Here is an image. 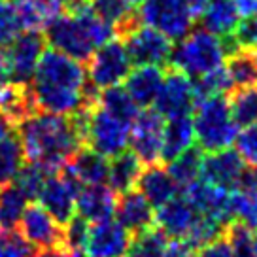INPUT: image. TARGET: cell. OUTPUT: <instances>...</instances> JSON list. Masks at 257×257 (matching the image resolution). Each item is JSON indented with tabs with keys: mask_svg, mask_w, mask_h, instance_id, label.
<instances>
[{
	"mask_svg": "<svg viewBox=\"0 0 257 257\" xmlns=\"http://www.w3.org/2000/svg\"><path fill=\"white\" fill-rule=\"evenodd\" d=\"M202 159H204V152L199 146H191L180 153L178 157L169 163V172L170 176L174 178V182L178 187H187L193 184L195 180L201 178V169H202Z\"/></svg>",
	"mask_w": 257,
	"mask_h": 257,
	"instance_id": "30",
	"label": "cell"
},
{
	"mask_svg": "<svg viewBox=\"0 0 257 257\" xmlns=\"http://www.w3.org/2000/svg\"><path fill=\"white\" fill-rule=\"evenodd\" d=\"M202 29L216 34L219 38L231 36L240 21L234 0H208L201 16Z\"/></svg>",
	"mask_w": 257,
	"mask_h": 257,
	"instance_id": "28",
	"label": "cell"
},
{
	"mask_svg": "<svg viewBox=\"0 0 257 257\" xmlns=\"http://www.w3.org/2000/svg\"><path fill=\"white\" fill-rule=\"evenodd\" d=\"M195 257H233V251H231L227 236L223 234V236H219V238L208 242L202 248L197 249Z\"/></svg>",
	"mask_w": 257,
	"mask_h": 257,
	"instance_id": "45",
	"label": "cell"
},
{
	"mask_svg": "<svg viewBox=\"0 0 257 257\" xmlns=\"http://www.w3.org/2000/svg\"><path fill=\"white\" fill-rule=\"evenodd\" d=\"M142 161L137 157L135 152L123 150L121 153L113 155L108 163V184L113 193H127L135 189L140 172H142Z\"/></svg>",
	"mask_w": 257,
	"mask_h": 257,
	"instance_id": "27",
	"label": "cell"
},
{
	"mask_svg": "<svg viewBox=\"0 0 257 257\" xmlns=\"http://www.w3.org/2000/svg\"><path fill=\"white\" fill-rule=\"evenodd\" d=\"M255 57H257V49H255Z\"/></svg>",
	"mask_w": 257,
	"mask_h": 257,
	"instance_id": "53",
	"label": "cell"
},
{
	"mask_svg": "<svg viewBox=\"0 0 257 257\" xmlns=\"http://www.w3.org/2000/svg\"><path fill=\"white\" fill-rule=\"evenodd\" d=\"M36 257H87L83 251H74V249H46L38 251Z\"/></svg>",
	"mask_w": 257,
	"mask_h": 257,
	"instance_id": "50",
	"label": "cell"
},
{
	"mask_svg": "<svg viewBox=\"0 0 257 257\" xmlns=\"http://www.w3.org/2000/svg\"><path fill=\"white\" fill-rule=\"evenodd\" d=\"M89 6L100 21L108 23L115 32V38L127 36L133 29L142 25L140 14L127 0H89Z\"/></svg>",
	"mask_w": 257,
	"mask_h": 257,
	"instance_id": "22",
	"label": "cell"
},
{
	"mask_svg": "<svg viewBox=\"0 0 257 257\" xmlns=\"http://www.w3.org/2000/svg\"><path fill=\"white\" fill-rule=\"evenodd\" d=\"M131 236L133 234L113 217L95 221L89 225L83 253L87 257H123L131 244Z\"/></svg>",
	"mask_w": 257,
	"mask_h": 257,
	"instance_id": "15",
	"label": "cell"
},
{
	"mask_svg": "<svg viewBox=\"0 0 257 257\" xmlns=\"http://www.w3.org/2000/svg\"><path fill=\"white\" fill-rule=\"evenodd\" d=\"M25 159L53 174L66 165L74 153L85 146L83 125L76 113L57 115L38 112L17 125Z\"/></svg>",
	"mask_w": 257,
	"mask_h": 257,
	"instance_id": "2",
	"label": "cell"
},
{
	"mask_svg": "<svg viewBox=\"0 0 257 257\" xmlns=\"http://www.w3.org/2000/svg\"><path fill=\"white\" fill-rule=\"evenodd\" d=\"M98 106L106 110V112L113 115L115 119L127 123L128 127L133 125V121L138 117V106L137 102L131 98L125 87L113 85V87L102 89L98 93Z\"/></svg>",
	"mask_w": 257,
	"mask_h": 257,
	"instance_id": "29",
	"label": "cell"
},
{
	"mask_svg": "<svg viewBox=\"0 0 257 257\" xmlns=\"http://www.w3.org/2000/svg\"><path fill=\"white\" fill-rule=\"evenodd\" d=\"M113 216L131 234L142 233L155 225V210L144 195L137 189L121 193L115 199Z\"/></svg>",
	"mask_w": 257,
	"mask_h": 257,
	"instance_id": "19",
	"label": "cell"
},
{
	"mask_svg": "<svg viewBox=\"0 0 257 257\" xmlns=\"http://www.w3.org/2000/svg\"><path fill=\"white\" fill-rule=\"evenodd\" d=\"M121 42L127 49L128 59L133 64L137 66L153 64V66L167 68L170 51H172V40H169L159 31H155L148 25H138L127 36H123Z\"/></svg>",
	"mask_w": 257,
	"mask_h": 257,
	"instance_id": "10",
	"label": "cell"
},
{
	"mask_svg": "<svg viewBox=\"0 0 257 257\" xmlns=\"http://www.w3.org/2000/svg\"><path fill=\"white\" fill-rule=\"evenodd\" d=\"M225 53L221 38L206 29H191V32L172 46L167 66L176 68L191 80L223 66Z\"/></svg>",
	"mask_w": 257,
	"mask_h": 257,
	"instance_id": "5",
	"label": "cell"
},
{
	"mask_svg": "<svg viewBox=\"0 0 257 257\" xmlns=\"http://www.w3.org/2000/svg\"><path fill=\"white\" fill-rule=\"evenodd\" d=\"M227 100L236 127L257 123V83L246 87H234L227 95Z\"/></svg>",
	"mask_w": 257,
	"mask_h": 257,
	"instance_id": "33",
	"label": "cell"
},
{
	"mask_svg": "<svg viewBox=\"0 0 257 257\" xmlns=\"http://www.w3.org/2000/svg\"><path fill=\"white\" fill-rule=\"evenodd\" d=\"M191 113L195 140L202 152L212 153L231 148L238 127L231 115L227 95H214L197 100Z\"/></svg>",
	"mask_w": 257,
	"mask_h": 257,
	"instance_id": "4",
	"label": "cell"
},
{
	"mask_svg": "<svg viewBox=\"0 0 257 257\" xmlns=\"http://www.w3.org/2000/svg\"><path fill=\"white\" fill-rule=\"evenodd\" d=\"M163 76H165V68L161 66H153V64L137 66L125 78V91L137 102V106L152 108L159 95Z\"/></svg>",
	"mask_w": 257,
	"mask_h": 257,
	"instance_id": "24",
	"label": "cell"
},
{
	"mask_svg": "<svg viewBox=\"0 0 257 257\" xmlns=\"http://www.w3.org/2000/svg\"><path fill=\"white\" fill-rule=\"evenodd\" d=\"M137 185L140 187L138 191L144 195L153 208H159L161 204L174 199L180 191L174 178L170 176L169 169L161 167V163L146 165V169H142L140 172Z\"/></svg>",
	"mask_w": 257,
	"mask_h": 257,
	"instance_id": "23",
	"label": "cell"
},
{
	"mask_svg": "<svg viewBox=\"0 0 257 257\" xmlns=\"http://www.w3.org/2000/svg\"><path fill=\"white\" fill-rule=\"evenodd\" d=\"M225 236L229 240L233 257H255L253 249V233L251 229L242 225L240 221H231L227 225Z\"/></svg>",
	"mask_w": 257,
	"mask_h": 257,
	"instance_id": "41",
	"label": "cell"
},
{
	"mask_svg": "<svg viewBox=\"0 0 257 257\" xmlns=\"http://www.w3.org/2000/svg\"><path fill=\"white\" fill-rule=\"evenodd\" d=\"M127 2L131 4V6H135V8H137V6H140V4L144 2V0H127Z\"/></svg>",
	"mask_w": 257,
	"mask_h": 257,
	"instance_id": "51",
	"label": "cell"
},
{
	"mask_svg": "<svg viewBox=\"0 0 257 257\" xmlns=\"http://www.w3.org/2000/svg\"><path fill=\"white\" fill-rule=\"evenodd\" d=\"M16 133H17V125H16V123L10 119V117L4 112H0V140H4V138L12 137V135H16Z\"/></svg>",
	"mask_w": 257,
	"mask_h": 257,
	"instance_id": "48",
	"label": "cell"
},
{
	"mask_svg": "<svg viewBox=\"0 0 257 257\" xmlns=\"http://www.w3.org/2000/svg\"><path fill=\"white\" fill-rule=\"evenodd\" d=\"M81 185L63 169L49 174L44 182L40 195V204L55 217L57 223L64 225L76 214V197Z\"/></svg>",
	"mask_w": 257,
	"mask_h": 257,
	"instance_id": "13",
	"label": "cell"
},
{
	"mask_svg": "<svg viewBox=\"0 0 257 257\" xmlns=\"http://www.w3.org/2000/svg\"><path fill=\"white\" fill-rule=\"evenodd\" d=\"M40 112L70 115L98 100V89L89 81L85 64L53 48L42 51L31 80Z\"/></svg>",
	"mask_w": 257,
	"mask_h": 257,
	"instance_id": "1",
	"label": "cell"
},
{
	"mask_svg": "<svg viewBox=\"0 0 257 257\" xmlns=\"http://www.w3.org/2000/svg\"><path fill=\"white\" fill-rule=\"evenodd\" d=\"M233 144L236 146L234 150L246 163V167L257 170V123L242 127V131L236 133Z\"/></svg>",
	"mask_w": 257,
	"mask_h": 257,
	"instance_id": "42",
	"label": "cell"
},
{
	"mask_svg": "<svg viewBox=\"0 0 257 257\" xmlns=\"http://www.w3.org/2000/svg\"><path fill=\"white\" fill-rule=\"evenodd\" d=\"M127 123L115 119L113 115L98 106V100L89 108L87 125H85V146L104 157H113L127 150L128 146Z\"/></svg>",
	"mask_w": 257,
	"mask_h": 257,
	"instance_id": "6",
	"label": "cell"
},
{
	"mask_svg": "<svg viewBox=\"0 0 257 257\" xmlns=\"http://www.w3.org/2000/svg\"><path fill=\"white\" fill-rule=\"evenodd\" d=\"M233 221L257 231V184H242L231 191Z\"/></svg>",
	"mask_w": 257,
	"mask_h": 257,
	"instance_id": "32",
	"label": "cell"
},
{
	"mask_svg": "<svg viewBox=\"0 0 257 257\" xmlns=\"http://www.w3.org/2000/svg\"><path fill=\"white\" fill-rule=\"evenodd\" d=\"M234 42L238 44L240 49H257V16L244 17L242 21H238L236 29L233 32Z\"/></svg>",
	"mask_w": 257,
	"mask_h": 257,
	"instance_id": "44",
	"label": "cell"
},
{
	"mask_svg": "<svg viewBox=\"0 0 257 257\" xmlns=\"http://www.w3.org/2000/svg\"><path fill=\"white\" fill-rule=\"evenodd\" d=\"M23 32L17 0H0V48H8Z\"/></svg>",
	"mask_w": 257,
	"mask_h": 257,
	"instance_id": "40",
	"label": "cell"
},
{
	"mask_svg": "<svg viewBox=\"0 0 257 257\" xmlns=\"http://www.w3.org/2000/svg\"><path fill=\"white\" fill-rule=\"evenodd\" d=\"M195 102L197 98H195L191 78L176 68L167 66L159 95L155 98V110L167 119L178 117V115H191Z\"/></svg>",
	"mask_w": 257,
	"mask_h": 257,
	"instance_id": "12",
	"label": "cell"
},
{
	"mask_svg": "<svg viewBox=\"0 0 257 257\" xmlns=\"http://www.w3.org/2000/svg\"><path fill=\"white\" fill-rule=\"evenodd\" d=\"M253 249H255V257H257V231L253 233Z\"/></svg>",
	"mask_w": 257,
	"mask_h": 257,
	"instance_id": "52",
	"label": "cell"
},
{
	"mask_svg": "<svg viewBox=\"0 0 257 257\" xmlns=\"http://www.w3.org/2000/svg\"><path fill=\"white\" fill-rule=\"evenodd\" d=\"M193 142H195V128H193L191 115L169 117L165 121L161 163H170L184 150L191 148Z\"/></svg>",
	"mask_w": 257,
	"mask_h": 257,
	"instance_id": "26",
	"label": "cell"
},
{
	"mask_svg": "<svg viewBox=\"0 0 257 257\" xmlns=\"http://www.w3.org/2000/svg\"><path fill=\"white\" fill-rule=\"evenodd\" d=\"M184 2H185V6H187V12H189V16H191L193 21H199L204 8H206V2H208V0H184Z\"/></svg>",
	"mask_w": 257,
	"mask_h": 257,
	"instance_id": "49",
	"label": "cell"
},
{
	"mask_svg": "<svg viewBox=\"0 0 257 257\" xmlns=\"http://www.w3.org/2000/svg\"><path fill=\"white\" fill-rule=\"evenodd\" d=\"M64 172L80 185H96L108 182V161L89 146H81L63 167Z\"/></svg>",
	"mask_w": 257,
	"mask_h": 257,
	"instance_id": "20",
	"label": "cell"
},
{
	"mask_svg": "<svg viewBox=\"0 0 257 257\" xmlns=\"http://www.w3.org/2000/svg\"><path fill=\"white\" fill-rule=\"evenodd\" d=\"M163 257H195V251L184 240H170Z\"/></svg>",
	"mask_w": 257,
	"mask_h": 257,
	"instance_id": "46",
	"label": "cell"
},
{
	"mask_svg": "<svg viewBox=\"0 0 257 257\" xmlns=\"http://www.w3.org/2000/svg\"><path fill=\"white\" fill-rule=\"evenodd\" d=\"M48 176L49 174L42 169V167L34 165V163H29V161H25V165L19 169L17 176L14 178L12 184L23 193V197L27 199V201H36Z\"/></svg>",
	"mask_w": 257,
	"mask_h": 257,
	"instance_id": "39",
	"label": "cell"
},
{
	"mask_svg": "<svg viewBox=\"0 0 257 257\" xmlns=\"http://www.w3.org/2000/svg\"><path fill=\"white\" fill-rule=\"evenodd\" d=\"M48 48L46 36L42 31H23L10 44V81L14 83H31L42 51Z\"/></svg>",
	"mask_w": 257,
	"mask_h": 257,
	"instance_id": "14",
	"label": "cell"
},
{
	"mask_svg": "<svg viewBox=\"0 0 257 257\" xmlns=\"http://www.w3.org/2000/svg\"><path fill=\"white\" fill-rule=\"evenodd\" d=\"M0 112L6 113L16 125L40 112L32 95L31 83H14V81L2 83L0 85Z\"/></svg>",
	"mask_w": 257,
	"mask_h": 257,
	"instance_id": "25",
	"label": "cell"
},
{
	"mask_svg": "<svg viewBox=\"0 0 257 257\" xmlns=\"http://www.w3.org/2000/svg\"><path fill=\"white\" fill-rule=\"evenodd\" d=\"M140 6L142 23L165 34L169 40L178 42L191 32L195 21L184 0H144Z\"/></svg>",
	"mask_w": 257,
	"mask_h": 257,
	"instance_id": "8",
	"label": "cell"
},
{
	"mask_svg": "<svg viewBox=\"0 0 257 257\" xmlns=\"http://www.w3.org/2000/svg\"><path fill=\"white\" fill-rule=\"evenodd\" d=\"M167 246L169 238L153 225L142 233L131 236V244L123 257H163Z\"/></svg>",
	"mask_w": 257,
	"mask_h": 257,
	"instance_id": "35",
	"label": "cell"
},
{
	"mask_svg": "<svg viewBox=\"0 0 257 257\" xmlns=\"http://www.w3.org/2000/svg\"><path fill=\"white\" fill-rule=\"evenodd\" d=\"M248 169L236 150L225 148L219 152H212L202 159L201 178L212 185H217L225 191H233L240 184L244 170Z\"/></svg>",
	"mask_w": 257,
	"mask_h": 257,
	"instance_id": "16",
	"label": "cell"
},
{
	"mask_svg": "<svg viewBox=\"0 0 257 257\" xmlns=\"http://www.w3.org/2000/svg\"><path fill=\"white\" fill-rule=\"evenodd\" d=\"M25 152L19 137H12L0 140V185L12 184L17 176L19 169L25 165Z\"/></svg>",
	"mask_w": 257,
	"mask_h": 257,
	"instance_id": "36",
	"label": "cell"
},
{
	"mask_svg": "<svg viewBox=\"0 0 257 257\" xmlns=\"http://www.w3.org/2000/svg\"><path fill=\"white\" fill-rule=\"evenodd\" d=\"M89 233V221L81 216L74 214L66 223L63 225V236H64V248L74 249V251H83L85 240Z\"/></svg>",
	"mask_w": 257,
	"mask_h": 257,
	"instance_id": "43",
	"label": "cell"
},
{
	"mask_svg": "<svg viewBox=\"0 0 257 257\" xmlns=\"http://www.w3.org/2000/svg\"><path fill=\"white\" fill-rule=\"evenodd\" d=\"M76 212L93 223L110 219L115 212V193L104 184L81 185L76 197Z\"/></svg>",
	"mask_w": 257,
	"mask_h": 257,
	"instance_id": "21",
	"label": "cell"
},
{
	"mask_svg": "<svg viewBox=\"0 0 257 257\" xmlns=\"http://www.w3.org/2000/svg\"><path fill=\"white\" fill-rule=\"evenodd\" d=\"M185 199L191 202L195 210L202 216L216 217L223 223L233 221L231 214V191H225L217 185L204 182L202 178L195 180L185 187Z\"/></svg>",
	"mask_w": 257,
	"mask_h": 257,
	"instance_id": "17",
	"label": "cell"
},
{
	"mask_svg": "<svg viewBox=\"0 0 257 257\" xmlns=\"http://www.w3.org/2000/svg\"><path fill=\"white\" fill-rule=\"evenodd\" d=\"M225 68L234 87H246L257 83V57L251 49H238L225 59Z\"/></svg>",
	"mask_w": 257,
	"mask_h": 257,
	"instance_id": "34",
	"label": "cell"
},
{
	"mask_svg": "<svg viewBox=\"0 0 257 257\" xmlns=\"http://www.w3.org/2000/svg\"><path fill=\"white\" fill-rule=\"evenodd\" d=\"M225 231H227V223L219 221L216 217L199 214L197 221L193 223L191 231L187 233L184 242L193 249V251H197V249L202 248L204 244H208V242L216 240L219 236H223Z\"/></svg>",
	"mask_w": 257,
	"mask_h": 257,
	"instance_id": "37",
	"label": "cell"
},
{
	"mask_svg": "<svg viewBox=\"0 0 257 257\" xmlns=\"http://www.w3.org/2000/svg\"><path fill=\"white\" fill-rule=\"evenodd\" d=\"M193 81V91H195V98L201 100V98H206V96H214V95H229L233 91V81L227 74V68L219 66L212 72L204 74L201 78H195Z\"/></svg>",
	"mask_w": 257,
	"mask_h": 257,
	"instance_id": "38",
	"label": "cell"
},
{
	"mask_svg": "<svg viewBox=\"0 0 257 257\" xmlns=\"http://www.w3.org/2000/svg\"><path fill=\"white\" fill-rule=\"evenodd\" d=\"M16 231L23 236V240H27L38 251L66 249L64 248L63 225L57 223L55 217L42 204H31L25 208Z\"/></svg>",
	"mask_w": 257,
	"mask_h": 257,
	"instance_id": "9",
	"label": "cell"
},
{
	"mask_svg": "<svg viewBox=\"0 0 257 257\" xmlns=\"http://www.w3.org/2000/svg\"><path fill=\"white\" fill-rule=\"evenodd\" d=\"M133 70V63L119 38L102 44L93 55L87 59V78L98 91L125 81L128 72Z\"/></svg>",
	"mask_w": 257,
	"mask_h": 257,
	"instance_id": "7",
	"label": "cell"
},
{
	"mask_svg": "<svg viewBox=\"0 0 257 257\" xmlns=\"http://www.w3.org/2000/svg\"><path fill=\"white\" fill-rule=\"evenodd\" d=\"M42 32L49 48L72 57L80 63H87L95 49L115 38L112 27L100 21L91 8L76 16L63 12Z\"/></svg>",
	"mask_w": 257,
	"mask_h": 257,
	"instance_id": "3",
	"label": "cell"
},
{
	"mask_svg": "<svg viewBox=\"0 0 257 257\" xmlns=\"http://www.w3.org/2000/svg\"><path fill=\"white\" fill-rule=\"evenodd\" d=\"M234 6L240 17L257 16V0H234Z\"/></svg>",
	"mask_w": 257,
	"mask_h": 257,
	"instance_id": "47",
	"label": "cell"
},
{
	"mask_svg": "<svg viewBox=\"0 0 257 257\" xmlns=\"http://www.w3.org/2000/svg\"><path fill=\"white\" fill-rule=\"evenodd\" d=\"M27 199L23 193L17 189L14 184L0 185V231L2 233H14L21 221Z\"/></svg>",
	"mask_w": 257,
	"mask_h": 257,
	"instance_id": "31",
	"label": "cell"
},
{
	"mask_svg": "<svg viewBox=\"0 0 257 257\" xmlns=\"http://www.w3.org/2000/svg\"><path fill=\"white\" fill-rule=\"evenodd\" d=\"M197 217L199 212L185 199V195H176L155 210V227L170 240H184Z\"/></svg>",
	"mask_w": 257,
	"mask_h": 257,
	"instance_id": "18",
	"label": "cell"
},
{
	"mask_svg": "<svg viewBox=\"0 0 257 257\" xmlns=\"http://www.w3.org/2000/svg\"><path fill=\"white\" fill-rule=\"evenodd\" d=\"M165 117L155 108H144L128 131V144L144 165L161 163Z\"/></svg>",
	"mask_w": 257,
	"mask_h": 257,
	"instance_id": "11",
	"label": "cell"
}]
</instances>
